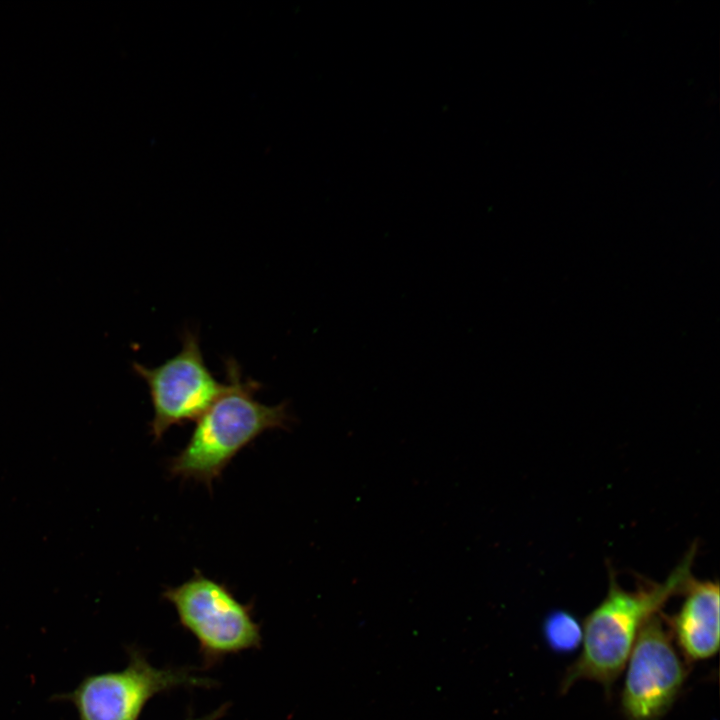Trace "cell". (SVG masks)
Returning <instances> with one entry per match:
<instances>
[{"instance_id":"7","label":"cell","mask_w":720,"mask_h":720,"mask_svg":"<svg viewBox=\"0 0 720 720\" xmlns=\"http://www.w3.org/2000/svg\"><path fill=\"white\" fill-rule=\"evenodd\" d=\"M683 593L679 611L664 621L686 662L707 660L719 649V586L692 578Z\"/></svg>"},{"instance_id":"2","label":"cell","mask_w":720,"mask_h":720,"mask_svg":"<svg viewBox=\"0 0 720 720\" xmlns=\"http://www.w3.org/2000/svg\"><path fill=\"white\" fill-rule=\"evenodd\" d=\"M223 392L195 421L184 448L169 461V473L209 488L232 459L267 430L285 428L290 420L286 402L266 405L255 397L260 384L243 378L233 358L224 361Z\"/></svg>"},{"instance_id":"9","label":"cell","mask_w":720,"mask_h":720,"mask_svg":"<svg viewBox=\"0 0 720 720\" xmlns=\"http://www.w3.org/2000/svg\"><path fill=\"white\" fill-rule=\"evenodd\" d=\"M228 707H229L228 704H224L221 707H219L217 710H215L209 714H206L202 717H197V718L191 717V718H188L187 720H219L227 712Z\"/></svg>"},{"instance_id":"1","label":"cell","mask_w":720,"mask_h":720,"mask_svg":"<svg viewBox=\"0 0 720 720\" xmlns=\"http://www.w3.org/2000/svg\"><path fill=\"white\" fill-rule=\"evenodd\" d=\"M694 554L692 549L664 582L641 584L635 591L622 589L610 573L605 598L583 624L582 649L562 678V693L580 680H589L611 695L643 626L671 597L683 593L693 578Z\"/></svg>"},{"instance_id":"8","label":"cell","mask_w":720,"mask_h":720,"mask_svg":"<svg viewBox=\"0 0 720 720\" xmlns=\"http://www.w3.org/2000/svg\"><path fill=\"white\" fill-rule=\"evenodd\" d=\"M542 633L552 651L567 654L582 644L583 625L570 612L554 610L544 619Z\"/></svg>"},{"instance_id":"5","label":"cell","mask_w":720,"mask_h":720,"mask_svg":"<svg viewBox=\"0 0 720 720\" xmlns=\"http://www.w3.org/2000/svg\"><path fill=\"white\" fill-rule=\"evenodd\" d=\"M132 368L148 386L155 441L174 425L196 421L225 388L206 365L198 334L189 329L177 354L155 367L134 362Z\"/></svg>"},{"instance_id":"3","label":"cell","mask_w":720,"mask_h":720,"mask_svg":"<svg viewBox=\"0 0 720 720\" xmlns=\"http://www.w3.org/2000/svg\"><path fill=\"white\" fill-rule=\"evenodd\" d=\"M162 597L174 607L181 626L197 640L205 668L228 655L261 646L260 625L253 618L252 606L199 570L183 583L167 587Z\"/></svg>"},{"instance_id":"4","label":"cell","mask_w":720,"mask_h":720,"mask_svg":"<svg viewBox=\"0 0 720 720\" xmlns=\"http://www.w3.org/2000/svg\"><path fill=\"white\" fill-rule=\"evenodd\" d=\"M127 651L128 664L123 670L88 675L72 692L57 698L72 702L79 720H138L145 705L158 694L216 684L188 668H157L136 647Z\"/></svg>"},{"instance_id":"6","label":"cell","mask_w":720,"mask_h":720,"mask_svg":"<svg viewBox=\"0 0 720 720\" xmlns=\"http://www.w3.org/2000/svg\"><path fill=\"white\" fill-rule=\"evenodd\" d=\"M660 615L643 626L625 665L620 706L626 720H661L688 675L687 662Z\"/></svg>"}]
</instances>
